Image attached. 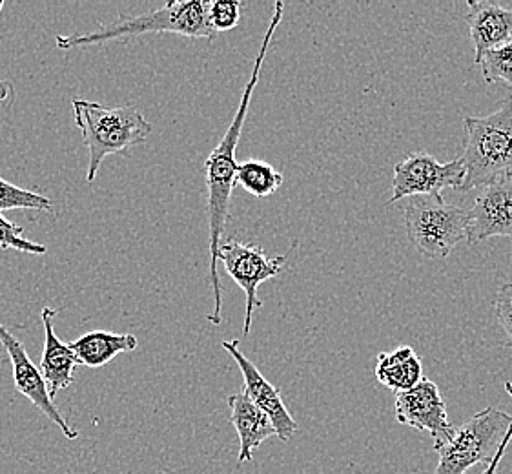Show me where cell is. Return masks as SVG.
<instances>
[{
	"label": "cell",
	"instance_id": "3",
	"mask_svg": "<svg viewBox=\"0 0 512 474\" xmlns=\"http://www.w3.org/2000/svg\"><path fill=\"white\" fill-rule=\"evenodd\" d=\"M72 108L82 143L88 148V183L97 179L108 155L126 154L132 146L143 145L152 134V124L130 104L108 108L86 99H73Z\"/></svg>",
	"mask_w": 512,
	"mask_h": 474
},
{
	"label": "cell",
	"instance_id": "22",
	"mask_svg": "<svg viewBox=\"0 0 512 474\" xmlns=\"http://www.w3.org/2000/svg\"><path fill=\"white\" fill-rule=\"evenodd\" d=\"M241 2L216 0L210 4V24L216 31H230L241 21Z\"/></svg>",
	"mask_w": 512,
	"mask_h": 474
},
{
	"label": "cell",
	"instance_id": "20",
	"mask_svg": "<svg viewBox=\"0 0 512 474\" xmlns=\"http://www.w3.org/2000/svg\"><path fill=\"white\" fill-rule=\"evenodd\" d=\"M478 64L485 83H505L512 88V42L485 53Z\"/></svg>",
	"mask_w": 512,
	"mask_h": 474
},
{
	"label": "cell",
	"instance_id": "21",
	"mask_svg": "<svg viewBox=\"0 0 512 474\" xmlns=\"http://www.w3.org/2000/svg\"><path fill=\"white\" fill-rule=\"evenodd\" d=\"M0 248L2 250H17V252H26L31 256H44L48 252V248L35 243L24 237V228L8 221L6 217L0 216Z\"/></svg>",
	"mask_w": 512,
	"mask_h": 474
},
{
	"label": "cell",
	"instance_id": "12",
	"mask_svg": "<svg viewBox=\"0 0 512 474\" xmlns=\"http://www.w3.org/2000/svg\"><path fill=\"white\" fill-rule=\"evenodd\" d=\"M221 345L239 365V371L245 380V392L248 394V398L272 420L276 427L277 438L281 442H290L292 436L299 431V425L294 420V416L288 413L287 405L281 398V391L268 382L256 365L246 358L239 349V341H223Z\"/></svg>",
	"mask_w": 512,
	"mask_h": 474
},
{
	"label": "cell",
	"instance_id": "8",
	"mask_svg": "<svg viewBox=\"0 0 512 474\" xmlns=\"http://www.w3.org/2000/svg\"><path fill=\"white\" fill-rule=\"evenodd\" d=\"M463 181L465 165L461 159H454L443 165L432 155L416 152L394 166L389 205L407 197L441 194V190L445 188L461 190Z\"/></svg>",
	"mask_w": 512,
	"mask_h": 474
},
{
	"label": "cell",
	"instance_id": "27",
	"mask_svg": "<svg viewBox=\"0 0 512 474\" xmlns=\"http://www.w3.org/2000/svg\"><path fill=\"white\" fill-rule=\"evenodd\" d=\"M512 383V382H511Z\"/></svg>",
	"mask_w": 512,
	"mask_h": 474
},
{
	"label": "cell",
	"instance_id": "11",
	"mask_svg": "<svg viewBox=\"0 0 512 474\" xmlns=\"http://www.w3.org/2000/svg\"><path fill=\"white\" fill-rule=\"evenodd\" d=\"M491 237L512 239V172L482 186L469 210L467 243L474 247Z\"/></svg>",
	"mask_w": 512,
	"mask_h": 474
},
{
	"label": "cell",
	"instance_id": "19",
	"mask_svg": "<svg viewBox=\"0 0 512 474\" xmlns=\"http://www.w3.org/2000/svg\"><path fill=\"white\" fill-rule=\"evenodd\" d=\"M2 210H35V212H52V199L31 192L21 186L11 185L0 177V212Z\"/></svg>",
	"mask_w": 512,
	"mask_h": 474
},
{
	"label": "cell",
	"instance_id": "23",
	"mask_svg": "<svg viewBox=\"0 0 512 474\" xmlns=\"http://www.w3.org/2000/svg\"><path fill=\"white\" fill-rule=\"evenodd\" d=\"M494 314L496 320L500 323V327L507 334V347L512 349V283H505L498 290V296L494 301Z\"/></svg>",
	"mask_w": 512,
	"mask_h": 474
},
{
	"label": "cell",
	"instance_id": "13",
	"mask_svg": "<svg viewBox=\"0 0 512 474\" xmlns=\"http://www.w3.org/2000/svg\"><path fill=\"white\" fill-rule=\"evenodd\" d=\"M469 24L474 61H482L483 55L512 42V10L489 0H469V11L463 15Z\"/></svg>",
	"mask_w": 512,
	"mask_h": 474
},
{
	"label": "cell",
	"instance_id": "24",
	"mask_svg": "<svg viewBox=\"0 0 512 474\" xmlns=\"http://www.w3.org/2000/svg\"><path fill=\"white\" fill-rule=\"evenodd\" d=\"M512 440V425L511 429H509V433L505 436V442H503L502 449L496 453V456L492 458V462L489 465H485V469H483L482 474H496L498 471V467L502 464L503 456H505V451H507V447L511 444Z\"/></svg>",
	"mask_w": 512,
	"mask_h": 474
},
{
	"label": "cell",
	"instance_id": "17",
	"mask_svg": "<svg viewBox=\"0 0 512 474\" xmlns=\"http://www.w3.org/2000/svg\"><path fill=\"white\" fill-rule=\"evenodd\" d=\"M376 378L390 391L414 389L423 380V363L412 347H398L392 352H381L376 365Z\"/></svg>",
	"mask_w": 512,
	"mask_h": 474
},
{
	"label": "cell",
	"instance_id": "26",
	"mask_svg": "<svg viewBox=\"0 0 512 474\" xmlns=\"http://www.w3.org/2000/svg\"><path fill=\"white\" fill-rule=\"evenodd\" d=\"M505 391H507V394L511 396L512 400V383L511 382H505Z\"/></svg>",
	"mask_w": 512,
	"mask_h": 474
},
{
	"label": "cell",
	"instance_id": "25",
	"mask_svg": "<svg viewBox=\"0 0 512 474\" xmlns=\"http://www.w3.org/2000/svg\"><path fill=\"white\" fill-rule=\"evenodd\" d=\"M11 97H13V86L8 81L0 79V103H10Z\"/></svg>",
	"mask_w": 512,
	"mask_h": 474
},
{
	"label": "cell",
	"instance_id": "9",
	"mask_svg": "<svg viewBox=\"0 0 512 474\" xmlns=\"http://www.w3.org/2000/svg\"><path fill=\"white\" fill-rule=\"evenodd\" d=\"M394 416L401 425L431 434L434 447L447 444L456 433L447 418V403L441 396L440 387L427 378L414 389L396 394Z\"/></svg>",
	"mask_w": 512,
	"mask_h": 474
},
{
	"label": "cell",
	"instance_id": "5",
	"mask_svg": "<svg viewBox=\"0 0 512 474\" xmlns=\"http://www.w3.org/2000/svg\"><path fill=\"white\" fill-rule=\"evenodd\" d=\"M401 208L410 243L425 258H449L452 248L467 239L469 210L445 203L441 194L407 197Z\"/></svg>",
	"mask_w": 512,
	"mask_h": 474
},
{
	"label": "cell",
	"instance_id": "15",
	"mask_svg": "<svg viewBox=\"0 0 512 474\" xmlns=\"http://www.w3.org/2000/svg\"><path fill=\"white\" fill-rule=\"evenodd\" d=\"M228 405L232 411L230 422L239 436L237 464L252 462L259 445L270 436H277L276 427L267 414L248 398L245 391L228 396Z\"/></svg>",
	"mask_w": 512,
	"mask_h": 474
},
{
	"label": "cell",
	"instance_id": "14",
	"mask_svg": "<svg viewBox=\"0 0 512 474\" xmlns=\"http://www.w3.org/2000/svg\"><path fill=\"white\" fill-rule=\"evenodd\" d=\"M57 314H59L57 309L42 307L44 351H42L41 372L52 398L72 385L75 369L77 365H81L77 360V354L73 352L72 345L64 343L55 332L53 321Z\"/></svg>",
	"mask_w": 512,
	"mask_h": 474
},
{
	"label": "cell",
	"instance_id": "7",
	"mask_svg": "<svg viewBox=\"0 0 512 474\" xmlns=\"http://www.w3.org/2000/svg\"><path fill=\"white\" fill-rule=\"evenodd\" d=\"M219 261H223L228 276L236 281L246 296L245 327L243 336L250 334L254 310L263 307V301L257 298V289L261 283L281 274L287 256L268 258L267 252L252 243L228 241L221 243Z\"/></svg>",
	"mask_w": 512,
	"mask_h": 474
},
{
	"label": "cell",
	"instance_id": "6",
	"mask_svg": "<svg viewBox=\"0 0 512 474\" xmlns=\"http://www.w3.org/2000/svg\"><path fill=\"white\" fill-rule=\"evenodd\" d=\"M512 425L511 414L487 407L463 423L447 444L434 447L440 462L434 474H467L474 465H489L502 449Z\"/></svg>",
	"mask_w": 512,
	"mask_h": 474
},
{
	"label": "cell",
	"instance_id": "10",
	"mask_svg": "<svg viewBox=\"0 0 512 474\" xmlns=\"http://www.w3.org/2000/svg\"><path fill=\"white\" fill-rule=\"evenodd\" d=\"M0 343L10 358L13 383L17 391L21 392L24 398H28L46 418H50L68 440H77L79 431L73 429L68 420L62 416L59 407L53 403L46 380L42 376L41 367H37L31 361L30 354L21 340L15 334H11L2 323H0Z\"/></svg>",
	"mask_w": 512,
	"mask_h": 474
},
{
	"label": "cell",
	"instance_id": "4",
	"mask_svg": "<svg viewBox=\"0 0 512 474\" xmlns=\"http://www.w3.org/2000/svg\"><path fill=\"white\" fill-rule=\"evenodd\" d=\"M463 124L467 130L461 157L465 165L463 192L512 172V93L496 112L487 117H465Z\"/></svg>",
	"mask_w": 512,
	"mask_h": 474
},
{
	"label": "cell",
	"instance_id": "16",
	"mask_svg": "<svg viewBox=\"0 0 512 474\" xmlns=\"http://www.w3.org/2000/svg\"><path fill=\"white\" fill-rule=\"evenodd\" d=\"M73 352L81 365L99 369L108 365L113 358L124 352H132L139 347L134 334H115L108 330H92L72 341Z\"/></svg>",
	"mask_w": 512,
	"mask_h": 474
},
{
	"label": "cell",
	"instance_id": "1",
	"mask_svg": "<svg viewBox=\"0 0 512 474\" xmlns=\"http://www.w3.org/2000/svg\"><path fill=\"white\" fill-rule=\"evenodd\" d=\"M283 11H285V4L281 0H277L272 21L268 24L267 33L261 42V48H259L256 62H254V70L250 75V81L246 83L236 117L228 126L225 135L221 137L219 145L212 150V154L208 155V159L205 161L206 188H208V228H210V285L214 292V310L208 314V320L214 325H219L223 321V314H221L223 312V287H221L217 265H219L221 239L225 234L226 223L230 219V199H232V192L236 186L237 168H239L236 161L237 145H239L241 132L245 126L252 95L259 83L263 62L267 59L270 42L276 33L277 26L283 21Z\"/></svg>",
	"mask_w": 512,
	"mask_h": 474
},
{
	"label": "cell",
	"instance_id": "18",
	"mask_svg": "<svg viewBox=\"0 0 512 474\" xmlns=\"http://www.w3.org/2000/svg\"><path fill=\"white\" fill-rule=\"evenodd\" d=\"M283 181L285 176L265 161L248 159L237 168L236 185L243 186L252 196H272L283 185Z\"/></svg>",
	"mask_w": 512,
	"mask_h": 474
},
{
	"label": "cell",
	"instance_id": "2",
	"mask_svg": "<svg viewBox=\"0 0 512 474\" xmlns=\"http://www.w3.org/2000/svg\"><path fill=\"white\" fill-rule=\"evenodd\" d=\"M210 4L208 0H188L175 2L170 0L159 10L143 15H121L117 21L99 26V30L79 35H61L57 37L59 50H73L82 46H99L112 41H130L150 33H174L188 39H208L214 41L217 31L210 24Z\"/></svg>",
	"mask_w": 512,
	"mask_h": 474
}]
</instances>
